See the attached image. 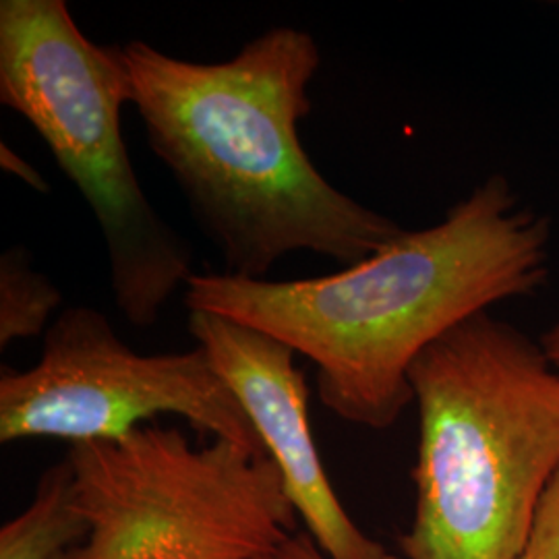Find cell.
Instances as JSON below:
<instances>
[{
  "instance_id": "cell-11",
  "label": "cell",
  "mask_w": 559,
  "mask_h": 559,
  "mask_svg": "<svg viewBox=\"0 0 559 559\" xmlns=\"http://www.w3.org/2000/svg\"><path fill=\"white\" fill-rule=\"evenodd\" d=\"M0 166H2L4 173L17 177L21 182H25L27 187L36 189L38 193H48L50 191L48 180L41 177L38 168L32 162L25 160L20 152H15L7 141L0 143Z\"/></svg>"
},
{
  "instance_id": "cell-1",
  "label": "cell",
  "mask_w": 559,
  "mask_h": 559,
  "mask_svg": "<svg viewBox=\"0 0 559 559\" xmlns=\"http://www.w3.org/2000/svg\"><path fill=\"white\" fill-rule=\"evenodd\" d=\"M551 228L503 175L483 180L443 221L406 230L357 265L305 280L193 274L189 311L239 321L318 367L323 406L383 431L415 402L411 367L462 321L537 293L549 274Z\"/></svg>"
},
{
  "instance_id": "cell-2",
  "label": "cell",
  "mask_w": 559,
  "mask_h": 559,
  "mask_svg": "<svg viewBox=\"0 0 559 559\" xmlns=\"http://www.w3.org/2000/svg\"><path fill=\"white\" fill-rule=\"evenodd\" d=\"M122 59L147 145L228 274L263 280L297 251L348 267L406 233L336 189L302 147L299 122L321 67L309 32L270 27L222 62L179 59L143 40L127 41Z\"/></svg>"
},
{
  "instance_id": "cell-8",
  "label": "cell",
  "mask_w": 559,
  "mask_h": 559,
  "mask_svg": "<svg viewBox=\"0 0 559 559\" xmlns=\"http://www.w3.org/2000/svg\"><path fill=\"white\" fill-rule=\"evenodd\" d=\"M87 537L71 493V468L50 466L29 506L0 528V559H59Z\"/></svg>"
},
{
  "instance_id": "cell-4",
  "label": "cell",
  "mask_w": 559,
  "mask_h": 559,
  "mask_svg": "<svg viewBox=\"0 0 559 559\" xmlns=\"http://www.w3.org/2000/svg\"><path fill=\"white\" fill-rule=\"evenodd\" d=\"M0 102L34 127L92 210L120 316L156 325L195 274L193 249L147 200L122 138V46L90 40L64 0H2Z\"/></svg>"
},
{
  "instance_id": "cell-3",
  "label": "cell",
  "mask_w": 559,
  "mask_h": 559,
  "mask_svg": "<svg viewBox=\"0 0 559 559\" xmlns=\"http://www.w3.org/2000/svg\"><path fill=\"white\" fill-rule=\"evenodd\" d=\"M419 413L415 514L390 559H520L559 471V373L489 311L408 373Z\"/></svg>"
},
{
  "instance_id": "cell-13",
  "label": "cell",
  "mask_w": 559,
  "mask_h": 559,
  "mask_svg": "<svg viewBox=\"0 0 559 559\" xmlns=\"http://www.w3.org/2000/svg\"><path fill=\"white\" fill-rule=\"evenodd\" d=\"M539 344L545 357L549 359V362L556 367V371L559 373V323H556L554 328H549L543 334Z\"/></svg>"
},
{
  "instance_id": "cell-10",
  "label": "cell",
  "mask_w": 559,
  "mask_h": 559,
  "mask_svg": "<svg viewBox=\"0 0 559 559\" xmlns=\"http://www.w3.org/2000/svg\"><path fill=\"white\" fill-rule=\"evenodd\" d=\"M520 559H559V471L540 501L533 537Z\"/></svg>"
},
{
  "instance_id": "cell-9",
  "label": "cell",
  "mask_w": 559,
  "mask_h": 559,
  "mask_svg": "<svg viewBox=\"0 0 559 559\" xmlns=\"http://www.w3.org/2000/svg\"><path fill=\"white\" fill-rule=\"evenodd\" d=\"M62 295L46 274L34 270L23 247L0 258V348L20 340L38 338L50 328ZM60 313V311H59Z\"/></svg>"
},
{
  "instance_id": "cell-7",
  "label": "cell",
  "mask_w": 559,
  "mask_h": 559,
  "mask_svg": "<svg viewBox=\"0 0 559 559\" xmlns=\"http://www.w3.org/2000/svg\"><path fill=\"white\" fill-rule=\"evenodd\" d=\"M187 328L247 411L305 533L330 559H390L380 540L346 512L328 477L297 353L260 330L207 311H189Z\"/></svg>"
},
{
  "instance_id": "cell-12",
  "label": "cell",
  "mask_w": 559,
  "mask_h": 559,
  "mask_svg": "<svg viewBox=\"0 0 559 559\" xmlns=\"http://www.w3.org/2000/svg\"><path fill=\"white\" fill-rule=\"evenodd\" d=\"M263 559H330L316 540L311 539L307 533L297 531L288 539L282 540L274 551H270Z\"/></svg>"
},
{
  "instance_id": "cell-5",
  "label": "cell",
  "mask_w": 559,
  "mask_h": 559,
  "mask_svg": "<svg viewBox=\"0 0 559 559\" xmlns=\"http://www.w3.org/2000/svg\"><path fill=\"white\" fill-rule=\"evenodd\" d=\"M64 460L87 537L59 559H263L299 531L274 460L233 441L150 423Z\"/></svg>"
},
{
  "instance_id": "cell-6",
  "label": "cell",
  "mask_w": 559,
  "mask_h": 559,
  "mask_svg": "<svg viewBox=\"0 0 559 559\" xmlns=\"http://www.w3.org/2000/svg\"><path fill=\"white\" fill-rule=\"evenodd\" d=\"M41 340L36 365L2 369V443L112 441L175 415L210 440L265 454L247 411L201 346L140 355L85 305L60 309Z\"/></svg>"
}]
</instances>
